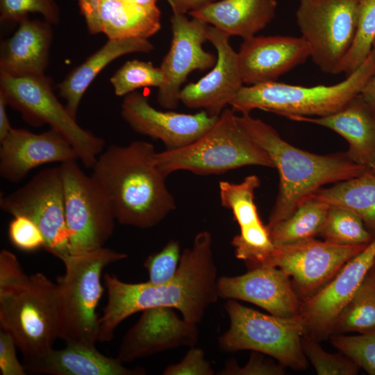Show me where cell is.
Listing matches in <instances>:
<instances>
[{
  "instance_id": "28",
  "label": "cell",
  "mask_w": 375,
  "mask_h": 375,
  "mask_svg": "<svg viewBox=\"0 0 375 375\" xmlns=\"http://www.w3.org/2000/svg\"><path fill=\"white\" fill-rule=\"evenodd\" d=\"M154 46L148 39L132 38L108 39L96 52L72 69L58 85L60 96L65 99L66 108L76 118L82 97L99 72L119 57L133 53H149Z\"/></svg>"
},
{
  "instance_id": "7",
  "label": "cell",
  "mask_w": 375,
  "mask_h": 375,
  "mask_svg": "<svg viewBox=\"0 0 375 375\" xmlns=\"http://www.w3.org/2000/svg\"><path fill=\"white\" fill-rule=\"evenodd\" d=\"M224 308L230 324L219 338L222 349L252 350L274 358L285 367L303 369L307 367L301 344L306 327L300 314L292 317L265 314L233 299H227Z\"/></svg>"
},
{
  "instance_id": "29",
  "label": "cell",
  "mask_w": 375,
  "mask_h": 375,
  "mask_svg": "<svg viewBox=\"0 0 375 375\" xmlns=\"http://www.w3.org/2000/svg\"><path fill=\"white\" fill-rule=\"evenodd\" d=\"M311 197L330 206L348 209L363 221L375 234V175L369 171L358 176L321 188Z\"/></svg>"
},
{
  "instance_id": "31",
  "label": "cell",
  "mask_w": 375,
  "mask_h": 375,
  "mask_svg": "<svg viewBox=\"0 0 375 375\" xmlns=\"http://www.w3.org/2000/svg\"><path fill=\"white\" fill-rule=\"evenodd\" d=\"M375 331V277L371 270L338 317L332 334Z\"/></svg>"
},
{
  "instance_id": "40",
  "label": "cell",
  "mask_w": 375,
  "mask_h": 375,
  "mask_svg": "<svg viewBox=\"0 0 375 375\" xmlns=\"http://www.w3.org/2000/svg\"><path fill=\"white\" fill-rule=\"evenodd\" d=\"M17 257L3 249L0 253V297L14 293L29 281Z\"/></svg>"
},
{
  "instance_id": "50",
  "label": "cell",
  "mask_w": 375,
  "mask_h": 375,
  "mask_svg": "<svg viewBox=\"0 0 375 375\" xmlns=\"http://www.w3.org/2000/svg\"><path fill=\"white\" fill-rule=\"evenodd\" d=\"M374 266H375V262H374Z\"/></svg>"
},
{
  "instance_id": "24",
  "label": "cell",
  "mask_w": 375,
  "mask_h": 375,
  "mask_svg": "<svg viewBox=\"0 0 375 375\" xmlns=\"http://www.w3.org/2000/svg\"><path fill=\"white\" fill-rule=\"evenodd\" d=\"M17 23L14 34L1 42L0 72L12 76L44 74L53 41V25L28 16Z\"/></svg>"
},
{
  "instance_id": "6",
  "label": "cell",
  "mask_w": 375,
  "mask_h": 375,
  "mask_svg": "<svg viewBox=\"0 0 375 375\" xmlns=\"http://www.w3.org/2000/svg\"><path fill=\"white\" fill-rule=\"evenodd\" d=\"M234 112L224 108L212 127L192 143L156 152L159 169L167 176L179 170L208 175L249 165L274 168L267 153L243 129Z\"/></svg>"
},
{
  "instance_id": "3",
  "label": "cell",
  "mask_w": 375,
  "mask_h": 375,
  "mask_svg": "<svg viewBox=\"0 0 375 375\" xmlns=\"http://www.w3.org/2000/svg\"><path fill=\"white\" fill-rule=\"evenodd\" d=\"M238 121L247 133L271 158L278 171L280 184L267 229L288 217L303 201L324 185L348 180L369 171L353 162L345 153L319 155L297 148L272 126L249 113Z\"/></svg>"
},
{
  "instance_id": "11",
  "label": "cell",
  "mask_w": 375,
  "mask_h": 375,
  "mask_svg": "<svg viewBox=\"0 0 375 375\" xmlns=\"http://www.w3.org/2000/svg\"><path fill=\"white\" fill-rule=\"evenodd\" d=\"M358 0H299L296 21L310 58L324 72L339 74L353 43Z\"/></svg>"
},
{
  "instance_id": "47",
  "label": "cell",
  "mask_w": 375,
  "mask_h": 375,
  "mask_svg": "<svg viewBox=\"0 0 375 375\" xmlns=\"http://www.w3.org/2000/svg\"><path fill=\"white\" fill-rule=\"evenodd\" d=\"M124 1L131 3L135 4V5L147 6L156 5V2L158 0H124Z\"/></svg>"
},
{
  "instance_id": "15",
  "label": "cell",
  "mask_w": 375,
  "mask_h": 375,
  "mask_svg": "<svg viewBox=\"0 0 375 375\" xmlns=\"http://www.w3.org/2000/svg\"><path fill=\"white\" fill-rule=\"evenodd\" d=\"M375 262V238L323 287L301 301L306 333L317 340L332 334L334 324Z\"/></svg>"
},
{
  "instance_id": "41",
  "label": "cell",
  "mask_w": 375,
  "mask_h": 375,
  "mask_svg": "<svg viewBox=\"0 0 375 375\" xmlns=\"http://www.w3.org/2000/svg\"><path fill=\"white\" fill-rule=\"evenodd\" d=\"M254 351L249 361L242 367L236 360H228L224 369L219 372L221 375H283L285 374L283 365L269 361Z\"/></svg>"
},
{
  "instance_id": "25",
  "label": "cell",
  "mask_w": 375,
  "mask_h": 375,
  "mask_svg": "<svg viewBox=\"0 0 375 375\" xmlns=\"http://www.w3.org/2000/svg\"><path fill=\"white\" fill-rule=\"evenodd\" d=\"M292 120L329 128L346 140L349 158L370 170L375 162V112L360 94L338 112L322 117H294Z\"/></svg>"
},
{
  "instance_id": "38",
  "label": "cell",
  "mask_w": 375,
  "mask_h": 375,
  "mask_svg": "<svg viewBox=\"0 0 375 375\" xmlns=\"http://www.w3.org/2000/svg\"><path fill=\"white\" fill-rule=\"evenodd\" d=\"M180 245L176 240H170L160 251L148 256L144 266L149 274V281L163 283L176 274L181 259Z\"/></svg>"
},
{
  "instance_id": "10",
  "label": "cell",
  "mask_w": 375,
  "mask_h": 375,
  "mask_svg": "<svg viewBox=\"0 0 375 375\" xmlns=\"http://www.w3.org/2000/svg\"><path fill=\"white\" fill-rule=\"evenodd\" d=\"M66 223L72 254L103 247L116 220L108 197L76 160L61 163Z\"/></svg>"
},
{
  "instance_id": "9",
  "label": "cell",
  "mask_w": 375,
  "mask_h": 375,
  "mask_svg": "<svg viewBox=\"0 0 375 375\" xmlns=\"http://www.w3.org/2000/svg\"><path fill=\"white\" fill-rule=\"evenodd\" d=\"M0 322L26 360L53 348L58 337L56 284L42 273L18 291L0 297Z\"/></svg>"
},
{
  "instance_id": "27",
  "label": "cell",
  "mask_w": 375,
  "mask_h": 375,
  "mask_svg": "<svg viewBox=\"0 0 375 375\" xmlns=\"http://www.w3.org/2000/svg\"><path fill=\"white\" fill-rule=\"evenodd\" d=\"M276 0H221L211 1L189 12L228 35L243 40L255 36L274 18Z\"/></svg>"
},
{
  "instance_id": "14",
  "label": "cell",
  "mask_w": 375,
  "mask_h": 375,
  "mask_svg": "<svg viewBox=\"0 0 375 375\" xmlns=\"http://www.w3.org/2000/svg\"><path fill=\"white\" fill-rule=\"evenodd\" d=\"M172 40L160 65L165 76L164 84L158 88L157 101L166 109L177 108L181 85L193 71L213 67L217 57L203 49L208 39V24L185 15L174 14L170 19Z\"/></svg>"
},
{
  "instance_id": "4",
  "label": "cell",
  "mask_w": 375,
  "mask_h": 375,
  "mask_svg": "<svg viewBox=\"0 0 375 375\" xmlns=\"http://www.w3.org/2000/svg\"><path fill=\"white\" fill-rule=\"evenodd\" d=\"M126 257L103 247L61 259L65 272L56 283L58 338L67 344L94 346L99 331L96 309L103 291V270Z\"/></svg>"
},
{
  "instance_id": "21",
  "label": "cell",
  "mask_w": 375,
  "mask_h": 375,
  "mask_svg": "<svg viewBox=\"0 0 375 375\" xmlns=\"http://www.w3.org/2000/svg\"><path fill=\"white\" fill-rule=\"evenodd\" d=\"M0 142V175L10 183L21 181L31 170L42 165L78 160L68 141L51 128L33 133L12 128Z\"/></svg>"
},
{
  "instance_id": "16",
  "label": "cell",
  "mask_w": 375,
  "mask_h": 375,
  "mask_svg": "<svg viewBox=\"0 0 375 375\" xmlns=\"http://www.w3.org/2000/svg\"><path fill=\"white\" fill-rule=\"evenodd\" d=\"M121 115L134 131L160 140L166 150L192 143L211 128L219 117L203 110L195 114L160 111L150 105L147 96L135 91L124 96Z\"/></svg>"
},
{
  "instance_id": "30",
  "label": "cell",
  "mask_w": 375,
  "mask_h": 375,
  "mask_svg": "<svg viewBox=\"0 0 375 375\" xmlns=\"http://www.w3.org/2000/svg\"><path fill=\"white\" fill-rule=\"evenodd\" d=\"M329 207L313 197L308 199L268 230L273 244L278 247L315 238L320 233Z\"/></svg>"
},
{
  "instance_id": "18",
  "label": "cell",
  "mask_w": 375,
  "mask_h": 375,
  "mask_svg": "<svg viewBox=\"0 0 375 375\" xmlns=\"http://www.w3.org/2000/svg\"><path fill=\"white\" fill-rule=\"evenodd\" d=\"M142 312L120 343L117 358L122 363L197 343V324L179 317L174 308L155 307Z\"/></svg>"
},
{
  "instance_id": "42",
  "label": "cell",
  "mask_w": 375,
  "mask_h": 375,
  "mask_svg": "<svg viewBox=\"0 0 375 375\" xmlns=\"http://www.w3.org/2000/svg\"><path fill=\"white\" fill-rule=\"evenodd\" d=\"M164 375H213L215 372L201 348L191 347L182 360L169 365Z\"/></svg>"
},
{
  "instance_id": "34",
  "label": "cell",
  "mask_w": 375,
  "mask_h": 375,
  "mask_svg": "<svg viewBox=\"0 0 375 375\" xmlns=\"http://www.w3.org/2000/svg\"><path fill=\"white\" fill-rule=\"evenodd\" d=\"M114 93L118 97L126 96L144 87H161L165 76L160 67L151 62L138 60H128L110 78Z\"/></svg>"
},
{
  "instance_id": "45",
  "label": "cell",
  "mask_w": 375,
  "mask_h": 375,
  "mask_svg": "<svg viewBox=\"0 0 375 375\" xmlns=\"http://www.w3.org/2000/svg\"><path fill=\"white\" fill-rule=\"evenodd\" d=\"M7 105L5 97L0 92V141L6 137L12 128L6 112Z\"/></svg>"
},
{
  "instance_id": "49",
  "label": "cell",
  "mask_w": 375,
  "mask_h": 375,
  "mask_svg": "<svg viewBox=\"0 0 375 375\" xmlns=\"http://www.w3.org/2000/svg\"><path fill=\"white\" fill-rule=\"evenodd\" d=\"M371 272L373 274L374 276L375 277V266L372 267Z\"/></svg>"
},
{
  "instance_id": "33",
  "label": "cell",
  "mask_w": 375,
  "mask_h": 375,
  "mask_svg": "<svg viewBox=\"0 0 375 375\" xmlns=\"http://www.w3.org/2000/svg\"><path fill=\"white\" fill-rule=\"evenodd\" d=\"M375 41V0H358V19L354 39L343 60L339 74L347 76L366 60Z\"/></svg>"
},
{
  "instance_id": "44",
  "label": "cell",
  "mask_w": 375,
  "mask_h": 375,
  "mask_svg": "<svg viewBox=\"0 0 375 375\" xmlns=\"http://www.w3.org/2000/svg\"><path fill=\"white\" fill-rule=\"evenodd\" d=\"M215 0H167L173 13L178 15L189 13Z\"/></svg>"
},
{
  "instance_id": "48",
  "label": "cell",
  "mask_w": 375,
  "mask_h": 375,
  "mask_svg": "<svg viewBox=\"0 0 375 375\" xmlns=\"http://www.w3.org/2000/svg\"><path fill=\"white\" fill-rule=\"evenodd\" d=\"M369 172H370L372 174H373L375 175V162H374V163L373 167H372V169L369 170Z\"/></svg>"
},
{
  "instance_id": "23",
  "label": "cell",
  "mask_w": 375,
  "mask_h": 375,
  "mask_svg": "<svg viewBox=\"0 0 375 375\" xmlns=\"http://www.w3.org/2000/svg\"><path fill=\"white\" fill-rule=\"evenodd\" d=\"M88 31L103 33L108 39H149L161 28L156 5L139 6L124 0H77Z\"/></svg>"
},
{
  "instance_id": "32",
  "label": "cell",
  "mask_w": 375,
  "mask_h": 375,
  "mask_svg": "<svg viewBox=\"0 0 375 375\" xmlns=\"http://www.w3.org/2000/svg\"><path fill=\"white\" fill-rule=\"evenodd\" d=\"M319 235L341 245L367 244L374 238L360 217L339 206L329 207Z\"/></svg>"
},
{
  "instance_id": "39",
  "label": "cell",
  "mask_w": 375,
  "mask_h": 375,
  "mask_svg": "<svg viewBox=\"0 0 375 375\" xmlns=\"http://www.w3.org/2000/svg\"><path fill=\"white\" fill-rule=\"evenodd\" d=\"M10 242L23 251H34L44 246V238L38 225L29 218L14 216L8 229Z\"/></svg>"
},
{
  "instance_id": "5",
  "label": "cell",
  "mask_w": 375,
  "mask_h": 375,
  "mask_svg": "<svg viewBox=\"0 0 375 375\" xmlns=\"http://www.w3.org/2000/svg\"><path fill=\"white\" fill-rule=\"evenodd\" d=\"M374 72L373 49L362 65L338 83L306 87L271 81L242 85L229 105L241 113L260 109L288 119L325 117L338 112L360 94Z\"/></svg>"
},
{
  "instance_id": "46",
  "label": "cell",
  "mask_w": 375,
  "mask_h": 375,
  "mask_svg": "<svg viewBox=\"0 0 375 375\" xmlns=\"http://www.w3.org/2000/svg\"><path fill=\"white\" fill-rule=\"evenodd\" d=\"M373 49L375 50V41ZM360 94L375 112V72L362 89Z\"/></svg>"
},
{
  "instance_id": "36",
  "label": "cell",
  "mask_w": 375,
  "mask_h": 375,
  "mask_svg": "<svg viewBox=\"0 0 375 375\" xmlns=\"http://www.w3.org/2000/svg\"><path fill=\"white\" fill-rule=\"evenodd\" d=\"M332 344L368 374L375 375V331L366 334H337Z\"/></svg>"
},
{
  "instance_id": "2",
  "label": "cell",
  "mask_w": 375,
  "mask_h": 375,
  "mask_svg": "<svg viewBox=\"0 0 375 375\" xmlns=\"http://www.w3.org/2000/svg\"><path fill=\"white\" fill-rule=\"evenodd\" d=\"M156 153L154 146L145 141L111 145L93 166L91 176L110 200L119 224L149 228L176 209Z\"/></svg>"
},
{
  "instance_id": "12",
  "label": "cell",
  "mask_w": 375,
  "mask_h": 375,
  "mask_svg": "<svg viewBox=\"0 0 375 375\" xmlns=\"http://www.w3.org/2000/svg\"><path fill=\"white\" fill-rule=\"evenodd\" d=\"M0 208L34 222L44 238V249L59 258L70 254L60 167L42 169L15 191L1 197Z\"/></svg>"
},
{
  "instance_id": "1",
  "label": "cell",
  "mask_w": 375,
  "mask_h": 375,
  "mask_svg": "<svg viewBox=\"0 0 375 375\" xmlns=\"http://www.w3.org/2000/svg\"><path fill=\"white\" fill-rule=\"evenodd\" d=\"M217 279L212 236L207 231L198 233L191 247L183 251L178 269L167 282L130 283L115 275L105 274L108 299L99 317L98 341H110L124 319L151 308H174L185 320L197 324L219 298Z\"/></svg>"
},
{
  "instance_id": "17",
  "label": "cell",
  "mask_w": 375,
  "mask_h": 375,
  "mask_svg": "<svg viewBox=\"0 0 375 375\" xmlns=\"http://www.w3.org/2000/svg\"><path fill=\"white\" fill-rule=\"evenodd\" d=\"M260 185L259 178L254 174L238 183L226 181L219 183L221 205L231 210L240 226V233L231 241L235 256L249 268L267 265L276 251L254 202L255 191Z\"/></svg>"
},
{
  "instance_id": "19",
  "label": "cell",
  "mask_w": 375,
  "mask_h": 375,
  "mask_svg": "<svg viewBox=\"0 0 375 375\" xmlns=\"http://www.w3.org/2000/svg\"><path fill=\"white\" fill-rule=\"evenodd\" d=\"M208 40L217 51L213 68L196 83L180 92V102L190 108H202L210 116H219L243 85L238 54L229 43L230 36L212 26L206 28Z\"/></svg>"
},
{
  "instance_id": "43",
  "label": "cell",
  "mask_w": 375,
  "mask_h": 375,
  "mask_svg": "<svg viewBox=\"0 0 375 375\" xmlns=\"http://www.w3.org/2000/svg\"><path fill=\"white\" fill-rule=\"evenodd\" d=\"M16 343L4 330L0 332V371L2 375H25V367L16 354Z\"/></svg>"
},
{
  "instance_id": "26",
  "label": "cell",
  "mask_w": 375,
  "mask_h": 375,
  "mask_svg": "<svg viewBox=\"0 0 375 375\" xmlns=\"http://www.w3.org/2000/svg\"><path fill=\"white\" fill-rule=\"evenodd\" d=\"M26 368L37 374L51 375H143L141 367L127 368L117 358L107 357L94 346L67 344L44 355L26 360Z\"/></svg>"
},
{
  "instance_id": "20",
  "label": "cell",
  "mask_w": 375,
  "mask_h": 375,
  "mask_svg": "<svg viewBox=\"0 0 375 375\" xmlns=\"http://www.w3.org/2000/svg\"><path fill=\"white\" fill-rule=\"evenodd\" d=\"M217 292L219 298L249 302L274 315L300 314L301 300L290 277L276 267L260 265L240 276H222L217 279Z\"/></svg>"
},
{
  "instance_id": "22",
  "label": "cell",
  "mask_w": 375,
  "mask_h": 375,
  "mask_svg": "<svg viewBox=\"0 0 375 375\" xmlns=\"http://www.w3.org/2000/svg\"><path fill=\"white\" fill-rule=\"evenodd\" d=\"M238 54L242 82L253 85L276 81L310 58V49L301 36H253L243 40Z\"/></svg>"
},
{
  "instance_id": "35",
  "label": "cell",
  "mask_w": 375,
  "mask_h": 375,
  "mask_svg": "<svg viewBox=\"0 0 375 375\" xmlns=\"http://www.w3.org/2000/svg\"><path fill=\"white\" fill-rule=\"evenodd\" d=\"M303 352L319 375H355L358 365L346 355L326 351L317 340L305 333L301 339Z\"/></svg>"
},
{
  "instance_id": "13",
  "label": "cell",
  "mask_w": 375,
  "mask_h": 375,
  "mask_svg": "<svg viewBox=\"0 0 375 375\" xmlns=\"http://www.w3.org/2000/svg\"><path fill=\"white\" fill-rule=\"evenodd\" d=\"M367 244L341 245L315 238L276 247L267 265L281 269L292 278L303 300L327 283Z\"/></svg>"
},
{
  "instance_id": "37",
  "label": "cell",
  "mask_w": 375,
  "mask_h": 375,
  "mask_svg": "<svg viewBox=\"0 0 375 375\" xmlns=\"http://www.w3.org/2000/svg\"><path fill=\"white\" fill-rule=\"evenodd\" d=\"M30 13H38L52 25L60 20V10L56 0H0V20L18 22Z\"/></svg>"
},
{
  "instance_id": "8",
  "label": "cell",
  "mask_w": 375,
  "mask_h": 375,
  "mask_svg": "<svg viewBox=\"0 0 375 375\" xmlns=\"http://www.w3.org/2000/svg\"><path fill=\"white\" fill-rule=\"evenodd\" d=\"M0 92L25 120L35 126L47 124L68 141L85 167H93L103 149V139L78 125L58 100L44 74L12 76L0 72Z\"/></svg>"
}]
</instances>
